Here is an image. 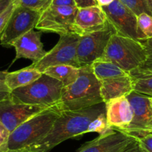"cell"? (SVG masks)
Returning <instances> with one entry per match:
<instances>
[{"label":"cell","instance_id":"cb8c5ba5","mask_svg":"<svg viewBox=\"0 0 152 152\" xmlns=\"http://www.w3.org/2000/svg\"><path fill=\"white\" fill-rule=\"evenodd\" d=\"M120 2L128 7L137 17L143 13L151 15L145 0H120Z\"/></svg>","mask_w":152,"mask_h":152},{"label":"cell","instance_id":"9c48e42d","mask_svg":"<svg viewBox=\"0 0 152 152\" xmlns=\"http://www.w3.org/2000/svg\"><path fill=\"white\" fill-rule=\"evenodd\" d=\"M76 6L50 5L40 14L35 28L41 32H52L59 35L73 33Z\"/></svg>","mask_w":152,"mask_h":152},{"label":"cell","instance_id":"d590c367","mask_svg":"<svg viewBox=\"0 0 152 152\" xmlns=\"http://www.w3.org/2000/svg\"><path fill=\"white\" fill-rule=\"evenodd\" d=\"M146 2L149 11H150L151 14L152 15V0H145Z\"/></svg>","mask_w":152,"mask_h":152},{"label":"cell","instance_id":"f1b7e54d","mask_svg":"<svg viewBox=\"0 0 152 152\" xmlns=\"http://www.w3.org/2000/svg\"><path fill=\"white\" fill-rule=\"evenodd\" d=\"M140 145L146 152H152V133L137 138Z\"/></svg>","mask_w":152,"mask_h":152},{"label":"cell","instance_id":"9a60e30c","mask_svg":"<svg viewBox=\"0 0 152 152\" xmlns=\"http://www.w3.org/2000/svg\"><path fill=\"white\" fill-rule=\"evenodd\" d=\"M41 36V31H36L32 29L17 39L12 44V47L15 49L16 52L13 63L21 58L30 60L32 63L41 60L47 52L43 47Z\"/></svg>","mask_w":152,"mask_h":152},{"label":"cell","instance_id":"44dd1931","mask_svg":"<svg viewBox=\"0 0 152 152\" xmlns=\"http://www.w3.org/2000/svg\"><path fill=\"white\" fill-rule=\"evenodd\" d=\"M93 73L99 81L128 75V73L110 61L97 60L91 64Z\"/></svg>","mask_w":152,"mask_h":152},{"label":"cell","instance_id":"52a82bcc","mask_svg":"<svg viewBox=\"0 0 152 152\" xmlns=\"http://www.w3.org/2000/svg\"><path fill=\"white\" fill-rule=\"evenodd\" d=\"M116 31L108 21L106 27L80 37L77 47V59L80 67L90 66L103 55L111 37Z\"/></svg>","mask_w":152,"mask_h":152},{"label":"cell","instance_id":"d6986e66","mask_svg":"<svg viewBox=\"0 0 152 152\" xmlns=\"http://www.w3.org/2000/svg\"><path fill=\"white\" fill-rule=\"evenodd\" d=\"M43 73L38 70L26 67L17 71L7 72L5 82L11 92L20 87H26L36 81Z\"/></svg>","mask_w":152,"mask_h":152},{"label":"cell","instance_id":"ffe728a7","mask_svg":"<svg viewBox=\"0 0 152 152\" xmlns=\"http://www.w3.org/2000/svg\"><path fill=\"white\" fill-rule=\"evenodd\" d=\"M79 68L69 65H58L49 67L43 73L61 81L65 87L77 79L79 75Z\"/></svg>","mask_w":152,"mask_h":152},{"label":"cell","instance_id":"2e32d148","mask_svg":"<svg viewBox=\"0 0 152 152\" xmlns=\"http://www.w3.org/2000/svg\"><path fill=\"white\" fill-rule=\"evenodd\" d=\"M107 124L113 129L124 131L133 119V110L126 96L105 103Z\"/></svg>","mask_w":152,"mask_h":152},{"label":"cell","instance_id":"6da1fadb","mask_svg":"<svg viewBox=\"0 0 152 152\" xmlns=\"http://www.w3.org/2000/svg\"><path fill=\"white\" fill-rule=\"evenodd\" d=\"M113 130L107 124L106 105L102 102L84 109L61 111L49 134L28 148L36 152H47L69 139L87 133L103 135Z\"/></svg>","mask_w":152,"mask_h":152},{"label":"cell","instance_id":"ba28073f","mask_svg":"<svg viewBox=\"0 0 152 152\" xmlns=\"http://www.w3.org/2000/svg\"><path fill=\"white\" fill-rule=\"evenodd\" d=\"M133 110V119L122 132L140 138L152 133V97L132 91L126 96Z\"/></svg>","mask_w":152,"mask_h":152},{"label":"cell","instance_id":"8992f818","mask_svg":"<svg viewBox=\"0 0 152 152\" xmlns=\"http://www.w3.org/2000/svg\"><path fill=\"white\" fill-rule=\"evenodd\" d=\"M80 37L75 33L60 35L58 43L53 49L46 52V55L36 63L27 66L29 69L38 70L42 73L47 68L58 65H69L79 68L77 59V47Z\"/></svg>","mask_w":152,"mask_h":152},{"label":"cell","instance_id":"3957f363","mask_svg":"<svg viewBox=\"0 0 152 152\" xmlns=\"http://www.w3.org/2000/svg\"><path fill=\"white\" fill-rule=\"evenodd\" d=\"M60 113L55 105L23 122L10 134L8 150L26 148L43 140L50 132Z\"/></svg>","mask_w":152,"mask_h":152},{"label":"cell","instance_id":"4316f807","mask_svg":"<svg viewBox=\"0 0 152 152\" xmlns=\"http://www.w3.org/2000/svg\"><path fill=\"white\" fill-rule=\"evenodd\" d=\"M10 132L0 122V152H5L8 150V144Z\"/></svg>","mask_w":152,"mask_h":152},{"label":"cell","instance_id":"5b68a950","mask_svg":"<svg viewBox=\"0 0 152 152\" xmlns=\"http://www.w3.org/2000/svg\"><path fill=\"white\" fill-rule=\"evenodd\" d=\"M100 60L113 63L128 73L147 60V54L142 42L116 33Z\"/></svg>","mask_w":152,"mask_h":152},{"label":"cell","instance_id":"7402d4cb","mask_svg":"<svg viewBox=\"0 0 152 152\" xmlns=\"http://www.w3.org/2000/svg\"><path fill=\"white\" fill-rule=\"evenodd\" d=\"M137 26L142 41L152 38V16L148 14H140L137 16Z\"/></svg>","mask_w":152,"mask_h":152},{"label":"cell","instance_id":"ac0fdd59","mask_svg":"<svg viewBox=\"0 0 152 152\" xmlns=\"http://www.w3.org/2000/svg\"><path fill=\"white\" fill-rule=\"evenodd\" d=\"M134 91L152 97V62L143 64L128 72Z\"/></svg>","mask_w":152,"mask_h":152},{"label":"cell","instance_id":"7a4b0ae2","mask_svg":"<svg viewBox=\"0 0 152 152\" xmlns=\"http://www.w3.org/2000/svg\"><path fill=\"white\" fill-rule=\"evenodd\" d=\"M101 84L91 66L79 68V75L72 84L63 88L61 99L55 106L60 111L77 110L102 103Z\"/></svg>","mask_w":152,"mask_h":152},{"label":"cell","instance_id":"d4e9b609","mask_svg":"<svg viewBox=\"0 0 152 152\" xmlns=\"http://www.w3.org/2000/svg\"><path fill=\"white\" fill-rule=\"evenodd\" d=\"M7 72V71H0V102L9 99L11 97V91L5 82Z\"/></svg>","mask_w":152,"mask_h":152},{"label":"cell","instance_id":"484cf974","mask_svg":"<svg viewBox=\"0 0 152 152\" xmlns=\"http://www.w3.org/2000/svg\"><path fill=\"white\" fill-rule=\"evenodd\" d=\"M16 6H17V5L12 1V2L8 6V8L0 15V37L2 36V33H3L4 30H5V27L8 24V20H9L10 17H11Z\"/></svg>","mask_w":152,"mask_h":152},{"label":"cell","instance_id":"83f0119b","mask_svg":"<svg viewBox=\"0 0 152 152\" xmlns=\"http://www.w3.org/2000/svg\"><path fill=\"white\" fill-rule=\"evenodd\" d=\"M120 152H146L142 148L138 139L134 137Z\"/></svg>","mask_w":152,"mask_h":152},{"label":"cell","instance_id":"4dcf8cb0","mask_svg":"<svg viewBox=\"0 0 152 152\" xmlns=\"http://www.w3.org/2000/svg\"><path fill=\"white\" fill-rule=\"evenodd\" d=\"M78 8H86V7L98 5L96 0H74Z\"/></svg>","mask_w":152,"mask_h":152},{"label":"cell","instance_id":"e0dca14e","mask_svg":"<svg viewBox=\"0 0 152 152\" xmlns=\"http://www.w3.org/2000/svg\"><path fill=\"white\" fill-rule=\"evenodd\" d=\"M101 95L104 103L123 97L134 91L129 75L100 81Z\"/></svg>","mask_w":152,"mask_h":152},{"label":"cell","instance_id":"d6a6232c","mask_svg":"<svg viewBox=\"0 0 152 152\" xmlns=\"http://www.w3.org/2000/svg\"><path fill=\"white\" fill-rule=\"evenodd\" d=\"M12 0H0V15L8 8Z\"/></svg>","mask_w":152,"mask_h":152},{"label":"cell","instance_id":"603a6c76","mask_svg":"<svg viewBox=\"0 0 152 152\" xmlns=\"http://www.w3.org/2000/svg\"><path fill=\"white\" fill-rule=\"evenodd\" d=\"M17 5L26 7L42 13L49 8L52 0H12Z\"/></svg>","mask_w":152,"mask_h":152},{"label":"cell","instance_id":"277c9868","mask_svg":"<svg viewBox=\"0 0 152 152\" xmlns=\"http://www.w3.org/2000/svg\"><path fill=\"white\" fill-rule=\"evenodd\" d=\"M63 88L61 81L43 73L28 85L13 90L11 99L19 103L47 109L58 104Z\"/></svg>","mask_w":152,"mask_h":152},{"label":"cell","instance_id":"f546056e","mask_svg":"<svg viewBox=\"0 0 152 152\" xmlns=\"http://www.w3.org/2000/svg\"><path fill=\"white\" fill-rule=\"evenodd\" d=\"M142 42L144 45L146 54H147V60L146 61L152 62V38L147 39V40Z\"/></svg>","mask_w":152,"mask_h":152},{"label":"cell","instance_id":"8fae6325","mask_svg":"<svg viewBox=\"0 0 152 152\" xmlns=\"http://www.w3.org/2000/svg\"><path fill=\"white\" fill-rule=\"evenodd\" d=\"M102 8L118 34L142 41L137 26V17L120 0H114Z\"/></svg>","mask_w":152,"mask_h":152},{"label":"cell","instance_id":"7c38bea8","mask_svg":"<svg viewBox=\"0 0 152 152\" xmlns=\"http://www.w3.org/2000/svg\"><path fill=\"white\" fill-rule=\"evenodd\" d=\"M44 108L26 104L11 99L0 102V122L11 134L32 116L44 110Z\"/></svg>","mask_w":152,"mask_h":152},{"label":"cell","instance_id":"e575fe53","mask_svg":"<svg viewBox=\"0 0 152 152\" xmlns=\"http://www.w3.org/2000/svg\"><path fill=\"white\" fill-rule=\"evenodd\" d=\"M5 152H36L31 149L30 148H26L18 149V150H8Z\"/></svg>","mask_w":152,"mask_h":152},{"label":"cell","instance_id":"5bb4252c","mask_svg":"<svg viewBox=\"0 0 152 152\" xmlns=\"http://www.w3.org/2000/svg\"><path fill=\"white\" fill-rule=\"evenodd\" d=\"M134 137L114 129L81 145L76 152H120Z\"/></svg>","mask_w":152,"mask_h":152},{"label":"cell","instance_id":"836d02e7","mask_svg":"<svg viewBox=\"0 0 152 152\" xmlns=\"http://www.w3.org/2000/svg\"><path fill=\"white\" fill-rule=\"evenodd\" d=\"M96 1L97 2L98 5H99L100 7H104L109 5L110 4L113 2L114 0H96Z\"/></svg>","mask_w":152,"mask_h":152},{"label":"cell","instance_id":"30bf717a","mask_svg":"<svg viewBox=\"0 0 152 152\" xmlns=\"http://www.w3.org/2000/svg\"><path fill=\"white\" fill-rule=\"evenodd\" d=\"M40 14L37 11L17 5L0 37V44L4 47H12L17 39L35 28Z\"/></svg>","mask_w":152,"mask_h":152},{"label":"cell","instance_id":"1f68e13d","mask_svg":"<svg viewBox=\"0 0 152 152\" xmlns=\"http://www.w3.org/2000/svg\"><path fill=\"white\" fill-rule=\"evenodd\" d=\"M51 5H54V6H76V4L74 0H52Z\"/></svg>","mask_w":152,"mask_h":152},{"label":"cell","instance_id":"4fadbf2b","mask_svg":"<svg viewBox=\"0 0 152 152\" xmlns=\"http://www.w3.org/2000/svg\"><path fill=\"white\" fill-rule=\"evenodd\" d=\"M107 18L102 7L93 5L78 8L73 26V33L80 37L102 30L106 27Z\"/></svg>","mask_w":152,"mask_h":152}]
</instances>
